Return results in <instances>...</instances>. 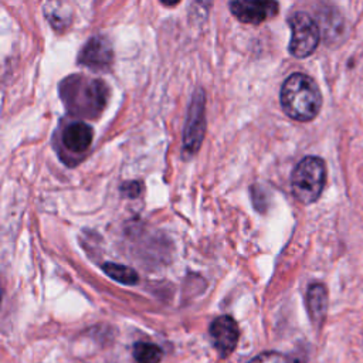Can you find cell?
Here are the masks:
<instances>
[{"label":"cell","mask_w":363,"mask_h":363,"mask_svg":"<svg viewBox=\"0 0 363 363\" xmlns=\"http://www.w3.org/2000/svg\"><path fill=\"white\" fill-rule=\"evenodd\" d=\"M279 98L285 113L299 122L313 119L322 106V95L316 82L302 72H294L285 79Z\"/></svg>","instance_id":"obj_1"},{"label":"cell","mask_w":363,"mask_h":363,"mask_svg":"<svg viewBox=\"0 0 363 363\" xmlns=\"http://www.w3.org/2000/svg\"><path fill=\"white\" fill-rule=\"evenodd\" d=\"M108 95L109 89L106 84L99 79L75 75L65 78L61 84V96L74 115L96 116L105 108Z\"/></svg>","instance_id":"obj_2"},{"label":"cell","mask_w":363,"mask_h":363,"mask_svg":"<svg viewBox=\"0 0 363 363\" xmlns=\"http://www.w3.org/2000/svg\"><path fill=\"white\" fill-rule=\"evenodd\" d=\"M326 167L320 157L306 156L294 169L291 189L295 199L303 204L316 201L323 190Z\"/></svg>","instance_id":"obj_3"},{"label":"cell","mask_w":363,"mask_h":363,"mask_svg":"<svg viewBox=\"0 0 363 363\" xmlns=\"http://www.w3.org/2000/svg\"><path fill=\"white\" fill-rule=\"evenodd\" d=\"M291 41L289 52L296 58H305L311 55L319 43V27L316 21L305 11L294 13L289 20Z\"/></svg>","instance_id":"obj_4"},{"label":"cell","mask_w":363,"mask_h":363,"mask_svg":"<svg viewBox=\"0 0 363 363\" xmlns=\"http://www.w3.org/2000/svg\"><path fill=\"white\" fill-rule=\"evenodd\" d=\"M210 336L220 357L224 359L234 352L240 339V329L231 316L223 315L211 322Z\"/></svg>","instance_id":"obj_5"},{"label":"cell","mask_w":363,"mask_h":363,"mask_svg":"<svg viewBox=\"0 0 363 363\" xmlns=\"http://www.w3.org/2000/svg\"><path fill=\"white\" fill-rule=\"evenodd\" d=\"M230 10L234 17H237L242 23L259 24L278 13V3L238 0L230 3Z\"/></svg>","instance_id":"obj_6"},{"label":"cell","mask_w":363,"mask_h":363,"mask_svg":"<svg viewBox=\"0 0 363 363\" xmlns=\"http://www.w3.org/2000/svg\"><path fill=\"white\" fill-rule=\"evenodd\" d=\"M113 51L109 41L105 37H92L81 50L78 62L92 69H105L112 64Z\"/></svg>","instance_id":"obj_7"},{"label":"cell","mask_w":363,"mask_h":363,"mask_svg":"<svg viewBox=\"0 0 363 363\" xmlns=\"http://www.w3.org/2000/svg\"><path fill=\"white\" fill-rule=\"evenodd\" d=\"M204 98L203 92H197L190 106L189 119L184 130V147L190 152L197 150L204 133Z\"/></svg>","instance_id":"obj_8"},{"label":"cell","mask_w":363,"mask_h":363,"mask_svg":"<svg viewBox=\"0 0 363 363\" xmlns=\"http://www.w3.org/2000/svg\"><path fill=\"white\" fill-rule=\"evenodd\" d=\"M92 135L94 130L89 125H86L85 122H72L69 125H67L62 130V145L75 153L84 152L89 147L91 142H92Z\"/></svg>","instance_id":"obj_9"},{"label":"cell","mask_w":363,"mask_h":363,"mask_svg":"<svg viewBox=\"0 0 363 363\" xmlns=\"http://www.w3.org/2000/svg\"><path fill=\"white\" fill-rule=\"evenodd\" d=\"M306 305L311 319L319 325L325 319L328 311V291L322 284H312L308 288Z\"/></svg>","instance_id":"obj_10"},{"label":"cell","mask_w":363,"mask_h":363,"mask_svg":"<svg viewBox=\"0 0 363 363\" xmlns=\"http://www.w3.org/2000/svg\"><path fill=\"white\" fill-rule=\"evenodd\" d=\"M163 350L150 342H138L133 346V357L138 363H159L162 360Z\"/></svg>","instance_id":"obj_11"},{"label":"cell","mask_w":363,"mask_h":363,"mask_svg":"<svg viewBox=\"0 0 363 363\" xmlns=\"http://www.w3.org/2000/svg\"><path fill=\"white\" fill-rule=\"evenodd\" d=\"M104 271L106 272L108 277H111L112 279L121 282V284H126V285H133L139 281L138 274L125 265H119V264H112V262H106L104 264Z\"/></svg>","instance_id":"obj_12"},{"label":"cell","mask_w":363,"mask_h":363,"mask_svg":"<svg viewBox=\"0 0 363 363\" xmlns=\"http://www.w3.org/2000/svg\"><path fill=\"white\" fill-rule=\"evenodd\" d=\"M248 363H291V360L279 352H264L257 354Z\"/></svg>","instance_id":"obj_13"},{"label":"cell","mask_w":363,"mask_h":363,"mask_svg":"<svg viewBox=\"0 0 363 363\" xmlns=\"http://www.w3.org/2000/svg\"><path fill=\"white\" fill-rule=\"evenodd\" d=\"M140 189H142L140 183H139V182H135V180H133V182H126V183L122 184V187H121V190L123 191V194L128 196V197H136V196H139Z\"/></svg>","instance_id":"obj_14"}]
</instances>
